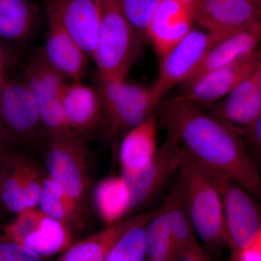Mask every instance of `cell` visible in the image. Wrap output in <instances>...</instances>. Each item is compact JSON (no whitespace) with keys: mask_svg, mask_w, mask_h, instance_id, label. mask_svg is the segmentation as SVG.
<instances>
[{"mask_svg":"<svg viewBox=\"0 0 261 261\" xmlns=\"http://www.w3.org/2000/svg\"><path fill=\"white\" fill-rule=\"evenodd\" d=\"M160 104L159 126L192 159L261 200V173L238 130L190 101L175 97Z\"/></svg>","mask_w":261,"mask_h":261,"instance_id":"obj_1","label":"cell"},{"mask_svg":"<svg viewBox=\"0 0 261 261\" xmlns=\"http://www.w3.org/2000/svg\"><path fill=\"white\" fill-rule=\"evenodd\" d=\"M73 229L45 214L21 243V245L47 257L64 252L73 244Z\"/></svg>","mask_w":261,"mask_h":261,"instance_id":"obj_24","label":"cell"},{"mask_svg":"<svg viewBox=\"0 0 261 261\" xmlns=\"http://www.w3.org/2000/svg\"><path fill=\"white\" fill-rule=\"evenodd\" d=\"M102 100L106 126L111 137L126 134L154 114L159 105L150 88L127 82L97 78L95 85Z\"/></svg>","mask_w":261,"mask_h":261,"instance_id":"obj_6","label":"cell"},{"mask_svg":"<svg viewBox=\"0 0 261 261\" xmlns=\"http://www.w3.org/2000/svg\"><path fill=\"white\" fill-rule=\"evenodd\" d=\"M181 159L182 148L177 139L168 135L153 159L143 170L132 176L121 174L129 192L130 211L149 202L168 177L179 171Z\"/></svg>","mask_w":261,"mask_h":261,"instance_id":"obj_13","label":"cell"},{"mask_svg":"<svg viewBox=\"0 0 261 261\" xmlns=\"http://www.w3.org/2000/svg\"><path fill=\"white\" fill-rule=\"evenodd\" d=\"M24 82L32 91L47 135H73L67 126L62 110V93L67 81L46 61L42 49L29 59Z\"/></svg>","mask_w":261,"mask_h":261,"instance_id":"obj_9","label":"cell"},{"mask_svg":"<svg viewBox=\"0 0 261 261\" xmlns=\"http://www.w3.org/2000/svg\"><path fill=\"white\" fill-rule=\"evenodd\" d=\"M260 42L261 23L228 36L211 48L193 76L238 61L257 50Z\"/></svg>","mask_w":261,"mask_h":261,"instance_id":"obj_22","label":"cell"},{"mask_svg":"<svg viewBox=\"0 0 261 261\" xmlns=\"http://www.w3.org/2000/svg\"><path fill=\"white\" fill-rule=\"evenodd\" d=\"M47 176L39 163L22 150L13 148L0 154V200L5 210L18 214L37 207Z\"/></svg>","mask_w":261,"mask_h":261,"instance_id":"obj_8","label":"cell"},{"mask_svg":"<svg viewBox=\"0 0 261 261\" xmlns=\"http://www.w3.org/2000/svg\"><path fill=\"white\" fill-rule=\"evenodd\" d=\"M0 261H47L27 247L0 238Z\"/></svg>","mask_w":261,"mask_h":261,"instance_id":"obj_29","label":"cell"},{"mask_svg":"<svg viewBox=\"0 0 261 261\" xmlns=\"http://www.w3.org/2000/svg\"><path fill=\"white\" fill-rule=\"evenodd\" d=\"M257 87H258L259 94L261 98V63L257 68Z\"/></svg>","mask_w":261,"mask_h":261,"instance_id":"obj_36","label":"cell"},{"mask_svg":"<svg viewBox=\"0 0 261 261\" xmlns=\"http://www.w3.org/2000/svg\"><path fill=\"white\" fill-rule=\"evenodd\" d=\"M191 12L180 0H159L147 29V41L163 57L192 30Z\"/></svg>","mask_w":261,"mask_h":261,"instance_id":"obj_16","label":"cell"},{"mask_svg":"<svg viewBox=\"0 0 261 261\" xmlns=\"http://www.w3.org/2000/svg\"><path fill=\"white\" fill-rule=\"evenodd\" d=\"M154 211L132 216L107 226L88 238L73 243L57 261H106L117 242L132 226L147 219Z\"/></svg>","mask_w":261,"mask_h":261,"instance_id":"obj_21","label":"cell"},{"mask_svg":"<svg viewBox=\"0 0 261 261\" xmlns=\"http://www.w3.org/2000/svg\"><path fill=\"white\" fill-rule=\"evenodd\" d=\"M219 41L208 32L192 29L177 45L161 57L159 77L149 87L155 102L159 105L170 89L190 80Z\"/></svg>","mask_w":261,"mask_h":261,"instance_id":"obj_10","label":"cell"},{"mask_svg":"<svg viewBox=\"0 0 261 261\" xmlns=\"http://www.w3.org/2000/svg\"><path fill=\"white\" fill-rule=\"evenodd\" d=\"M182 3H184L187 8H189V10L191 12V10L192 8V6H193L194 3H195V0H180Z\"/></svg>","mask_w":261,"mask_h":261,"instance_id":"obj_37","label":"cell"},{"mask_svg":"<svg viewBox=\"0 0 261 261\" xmlns=\"http://www.w3.org/2000/svg\"><path fill=\"white\" fill-rule=\"evenodd\" d=\"M106 261H117V260H111V259H109V258H106Z\"/></svg>","mask_w":261,"mask_h":261,"instance_id":"obj_38","label":"cell"},{"mask_svg":"<svg viewBox=\"0 0 261 261\" xmlns=\"http://www.w3.org/2000/svg\"><path fill=\"white\" fill-rule=\"evenodd\" d=\"M176 261H211V260L208 255L191 252L178 257Z\"/></svg>","mask_w":261,"mask_h":261,"instance_id":"obj_32","label":"cell"},{"mask_svg":"<svg viewBox=\"0 0 261 261\" xmlns=\"http://www.w3.org/2000/svg\"><path fill=\"white\" fill-rule=\"evenodd\" d=\"M194 21L221 40L261 23L258 12L247 0H195Z\"/></svg>","mask_w":261,"mask_h":261,"instance_id":"obj_12","label":"cell"},{"mask_svg":"<svg viewBox=\"0 0 261 261\" xmlns=\"http://www.w3.org/2000/svg\"><path fill=\"white\" fill-rule=\"evenodd\" d=\"M44 10L92 58L100 22V0H44Z\"/></svg>","mask_w":261,"mask_h":261,"instance_id":"obj_14","label":"cell"},{"mask_svg":"<svg viewBox=\"0 0 261 261\" xmlns=\"http://www.w3.org/2000/svg\"><path fill=\"white\" fill-rule=\"evenodd\" d=\"M0 206H1V207H3V205H2V203H1V200H0Z\"/></svg>","mask_w":261,"mask_h":261,"instance_id":"obj_39","label":"cell"},{"mask_svg":"<svg viewBox=\"0 0 261 261\" xmlns=\"http://www.w3.org/2000/svg\"><path fill=\"white\" fill-rule=\"evenodd\" d=\"M42 151L47 176L86 214L89 174L85 140L73 135H48Z\"/></svg>","mask_w":261,"mask_h":261,"instance_id":"obj_4","label":"cell"},{"mask_svg":"<svg viewBox=\"0 0 261 261\" xmlns=\"http://www.w3.org/2000/svg\"><path fill=\"white\" fill-rule=\"evenodd\" d=\"M11 63L9 51L7 50L6 48L3 45V43L0 42V65L8 67Z\"/></svg>","mask_w":261,"mask_h":261,"instance_id":"obj_33","label":"cell"},{"mask_svg":"<svg viewBox=\"0 0 261 261\" xmlns=\"http://www.w3.org/2000/svg\"><path fill=\"white\" fill-rule=\"evenodd\" d=\"M0 126L15 147L42 149L47 133L37 103L23 80H8L0 85Z\"/></svg>","mask_w":261,"mask_h":261,"instance_id":"obj_5","label":"cell"},{"mask_svg":"<svg viewBox=\"0 0 261 261\" xmlns=\"http://www.w3.org/2000/svg\"><path fill=\"white\" fill-rule=\"evenodd\" d=\"M37 10L31 0H0V40L23 43L37 25Z\"/></svg>","mask_w":261,"mask_h":261,"instance_id":"obj_23","label":"cell"},{"mask_svg":"<svg viewBox=\"0 0 261 261\" xmlns=\"http://www.w3.org/2000/svg\"><path fill=\"white\" fill-rule=\"evenodd\" d=\"M6 67L4 65H0V85L4 84L8 79L6 78V75H5V70H6Z\"/></svg>","mask_w":261,"mask_h":261,"instance_id":"obj_34","label":"cell"},{"mask_svg":"<svg viewBox=\"0 0 261 261\" xmlns=\"http://www.w3.org/2000/svg\"><path fill=\"white\" fill-rule=\"evenodd\" d=\"M47 17L45 43L41 48L46 61L68 82H82L89 57L59 23Z\"/></svg>","mask_w":261,"mask_h":261,"instance_id":"obj_17","label":"cell"},{"mask_svg":"<svg viewBox=\"0 0 261 261\" xmlns=\"http://www.w3.org/2000/svg\"><path fill=\"white\" fill-rule=\"evenodd\" d=\"M177 253L163 207L156 211L146 228L145 261H176Z\"/></svg>","mask_w":261,"mask_h":261,"instance_id":"obj_27","label":"cell"},{"mask_svg":"<svg viewBox=\"0 0 261 261\" xmlns=\"http://www.w3.org/2000/svg\"><path fill=\"white\" fill-rule=\"evenodd\" d=\"M257 68L221 102L215 106L211 112V116L235 128L240 134L252 126L261 116Z\"/></svg>","mask_w":261,"mask_h":261,"instance_id":"obj_18","label":"cell"},{"mask_svg":"<svg viewBox=\"0 0 261 261\" xmlns=\"http://www.w3.org/2000/svg\"><path fill=\"white\" fill-rule=\"evenodd\" d=\"M162 206L166 213L168 228L178 258L191 252L209 255L199 240L189 216L183 177L179 171L177 181Z\"/></svg>","mask_w":261,"mask_h":261,"instance_id":"obj_19","label":"cell"},{"mask_svg":"<svg viewBox=\"0 0 261 261\" xmlns=\"http://www.w3.org/2000/svg\"><path fill=\"white\" fill-rule=\"evenodd\" d=\"M15 147L4 129L0 126V154L10 148Z\"/></svg>","mask_w":261,"mask_h":261,"instance_id":"obj_31","label":"cell"},{"mask_svg":"<svg viewBox=\"0 0 261 261\" xmlns=\"http://www.w3.org/2000/svg\"><path fill=\"white\" fill-rule=\"evenodd\" d=\"M260 63L261 51H252L230 64L192 77L177 97L195 104L216 102L251 75Z\"/></svg>","mask_w":261,"mask_h":261,"instance_id":"obj_11","label":"cell"},{"mask_svg":"<svg viewBox=\"0 0 261 261\" xmlns=\"http://www.w3.org/2000/svg\"><path fill=\"white\" fill-rule=\"evenodd\" d=\"M38 207L72 229L80 228L84 225L86 214L47 174L43 181Z\"/></svg>","mask_w":261,"mask_h":261,"instance_id":"obj_26","label":"cell"},{"mask_svg":"<svg viewBox=\"0 0 261 261\" xmlns=\"http://www.w3.org/2000/svg\"><path fill=\"white\" fill-rule=\"evenodd\" d=\"M94 205L107 226L123 220L130 212V197L126 181L121 175L104 178L94 190Z\"/></svg>","mask_w":261,"mask_h":261,"instance_id":"obj_25","label":"cell"},{"mask_svg":"<svg viewBox=\"0 0 261 261\" xmlns=\"http://www.w3.org/2000/svg\"><path fill=\"white\" fill-rule=\"evenodd\" d=\"M182 148V147H181ZM187 211L205 250L217 253L226 246L222 197L212 173L182 149L179 168Z\"/></svg>","mask_w":261,"mask_h":261,"instance_id":"obj_2","label":"cell"},{"mask_svg":"<svg viewBox=\"0 0 261 261\" xmlns=\"http://www.w3.org/2000/svg\"><path fill=\"white\" fill-rule=\"evenodd\" d=\"M211 172L222 197L225 238L231 251L229 261H235L261 230V208L255 197L243 187L219 173Z\"/></svg>","mask_w":261,"mask_h":261,"instance_id":"obj_7","label":"cell"},{"mask_svg":"<svg viewBox=\"0 0 261 261\" xmlns=\"http://www.w3.org/2000/svg\"><path fill=\"white\" fill-rule=\"evenodd\" d=\"M258 12L261 16V0H247Z\"/></svg>","mask_w":261,"mask_h":261,"instance_id":"obj_35","label":"cell"},{"mask_svg":"<svg viewBox=\"0 0 261 261\" xmlns=\"http://www.w3.org/2000/svg\"><path fill=\"white\" fill-rule=\"evenodd\" d=\"M241 135L245 137L257 159L261 161V116L252 126L243 130Z\"/></svg>","mask_w":261,"mask_h":261,"instance_id":"obj_30","label":"cell"},{"mask_svg":"<svg viewBox=\"0 0 261 261\" xmlns=\"http://www.w3.org/2000/svg\"><path fill=\"white\" fill-rule=\"evenodd\" d=\"M61 105L70 132L84 140L106 125L102 100L95 87L82 82H67Z\"/></svg>","mask_w":261,"mask_h":261,"instance_id":"obj_15","label":"cell"},{"mask_svg":"<svg viewBox=\"0 0 261 261\" xmlns=\"http://www.w3.org/2000/svg\"><path fill=\"white\" fill-rule=\"evenodd\" d=\"M135 31L140 47L147 42V29L159 0H116Z\"/></svg>","mask_w":261,"mask_h":261,"instance_id":"obj_28","label":"cell"},{"mask_svg":"<svg viewBox=\"0 0 261 261\" xmlns=\"http://www.w3.org/2000/svg\"><path fill=\"white\" fill-rule=\"evenodd\" d=\"M158 128V117L154 113L124 134L119 149L121 175H135L150 163L159 148Z\"/></svg>","mask_w":261,"mask_h":261,"instance_id":"obj_20","label":"cell"},{"mask_svg":"<svg viewBox=\"0 0 261 261\" xmlns=\"http://www.w3.org/2000/svg\"><path fill=\"white\" fill-rule=\"evenodd\" d=\"M140 47L135 31L116 0H100V22L92 59L97 78L126 80Z\"/></svg>","mask_w":261,"mask_h":261,"instance_id":"obj_3","label":"cell"}]
</instances>
